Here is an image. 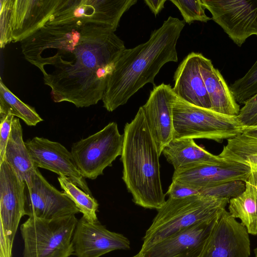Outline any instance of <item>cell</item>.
I'll use <instances>...</instances> for the list:
<instances>
[{
	"label": "cell",
	"instance_id": "cell-20",
	"mask_svg": "<svg viewBox=\"0 0 257 257\" xmlns=\"http://www.w3.org/2000/svg\"><path fill=\"white\" fill-rule=\"evenodd\" d=\"M200 70L211 103V109L223 114L237 116L240 107L235 100L229 87L211 60L202 54Z\"/></svg>",
	"mask_w": 257,
	"mask_h": 257
},
{
	"label": "cell",
	"instance_id": "cell-3",
	"mask_svg": "<svg viewBox=\"0 0 257 257\" xmlns=\"http://www.w3.org/2000/svg\"><path fill=\"white\" fill-rule=\"evenodd\" d=\"M123 135L122 180L136 204L158 210L166 201L160 177L161 155L142 106L125 124Z\"/></svg>",
	"mask_w": 257,
	"mask_h": 257
},
{
	"label": "cell",
	"instance_id": "cell-19",
	"mask_svg": "<svg viewBox=\"0 0 257 257\" xmlns=\"http://www.w3.org/2000/svg\"><path fill=\"white\" fill-rule=\"evenodd\" d=\"M201 53L191 52L175 71L172 90L176 96L200 107L211 108L209 97L200 70Z\"/></svg>",
	"mask_w": 257,
	"mask_h": 257
},
{
	"label": "cell",
	"instance_id": "cell-27",
	"mask_svg": "<svg viewBox=\"0 0 257 257\" xmlns=\"http://www.w3.org/2000/svg\"><path fill=\"white\" fill-rule=\"evenodd\" d=\"M237 102L245 103L257 93V60L242 78L236 80L229 86Z\"/></svg>",
	"mask_w": 257,
	"mask_h": 257
},
{
	"label": "cell",
	"instance_id": "cell-11",
	"mask_svg": "<svg viewBox=\"0 0 257 257\" xmlns=\"http://www.w3.org/2000/svg\"><path fill=\"white\" fill-rule=\"evenodd\" d=\"M26 184L25 212L29 217L53 219L80 212L73 201L51 185L38 168Z\"/></svg>",
	"mask_w": 257,
	"mask_h": 257
},
{
	"label": "cell",
	"instance_id": "cell-1",
	"mask_svg": "<svg viewBox=\"0 0 257 257\" xmlns=\"http://www.w3.org/2000/svg\"><path fill=\"white\" fill-rule=\"evenodd\" d=\"M112 28L83 23L45 25L20 42L25 59L41 71L55 102L87 107L102 100L124 43Z\"/></svg>",
	"mask_w": 257,
	"mask_h": 257
},
{
	"label": "cell",
	"instance_id": "cell-2",
	"mask_svg": "<svg viewBox=\"0 0 257 257\" xmlns=\"http://www.w3.org/2000/svg\"><path fill=\"white\" fill-rule=\"evenodd\" d=\"M185 22L171 16L149 40L134 48L124 49L108 77L102 98L103 106L111 112L125 104L147 83L156 86L154 79L169 62H177L176 45Z\"/></svg>",
	"mask_w": 257,
	"mask_h": 257
},
{
	"label": "cell",
	"instance_id": "cell-4",
	"mask_svg": "<svg viewBox=\"0 0 257 257\" xmlns=\"http://www.w3.org/2000/svg\"><path fill=\"white\" fill-rule=\"evenodd\" d=\"M229 199L201 194L173 199L168 198L158 210L143 237L141 251L198 223L217 216Z\"/></svg>",
	"mask_w": 257,
	"mask_h": 257
},
{
	"label": "cell",
	"instance_id": "cell-33",
	"mask_svg": "<svg viewBox=\"0 0 257 257\" xmlns=\"http://www.w3.org/2000/svg\"><path fill=\"white\" fill-rule=\"evenodd\" d=\"M200 190L192 186L172 181L167 194L169 198L179 199L200 194Z\"/></svg>",
	"mask_w": 257,
	"mask_h": 257
},
{
	"label": "cell",
	"instance_id": "cell-34",
	"mask_svg": "<svg viewBox=\"0 0 257 257\" xmlns=\"http://www.w3.org/2000/svg\"><path fill=\"white\" fill-rule=\"evenodd\" d=\"M166 0H145L144 2L156 16L164 8Z\"/></svg>",
	"mask_w": 257,
	"mask_h": 257
},
{
	"label": "cell",
	"instance_id": "cell-36",
	"mask_svg": "<svg viewBox=\"0 0 257 257\" xmlns=\"http://www.w3.org/2000/svg\"><path fill=\"white\" fill-rule=\"evenodd\" d=\"M250 168L251 172L246 181L257 188V169L253 167Z\"/></svg>",
	"mask_w": 257,
	"mask_h": 257
},
{
	"label": "cell",
	"instance_id": "cell-22",
	"mask_svg": "<svg viewBox=\"0 0 257 257\" xmlns=\"http://www.w3.org/2000/svg\"><path fill=\"white\" fill-rule=\"evenodd\" d=\"M4 161L25 182L36 168L23 139V130L20 119L14 117L6 146Z\"/></svg>",
	"mask_w": 257,
	"mask_h": 257
},
{
	"label": "cell",
	"instance_id": "cell-5",
	"mask_svg": "<svg viewBox=\"0 0 257 257\" xmlns=\"http://www.w3.org/2000/svg\"><path fill=\"white\" fill-rule=\"evenodd\" d=\"M173 139H205L221 143L242 133L236 116L195 106L175 97L172 107Z\"/></svg>",
	"mask_w": 257,
	"mask_h": 257
},
{
	"label": "cell",
	"instance_id": "cell-18",
	"mask_svg": "<svg viewBox=\"0 0 257 257\" xmlns=\"http://www.w3.org/2000/svg\"><path fill=\"white\" fill-rule=\"evenodd\" d=\"M59 3L60 0H11L13 42H21L44 26Z\"/></svg>",
	"mask_w": 257,
	"mask_h": 257
},
{
	"label": "cell",
	"instance_id": "cell-30",
	"mask_svg": "<svg viewBox=\"0 0 257 257\" xmlns=\"http://www.w3.org/2000/svg\"><path fill=\"white\" fill-rule=\"evenodd\" d=\"M11 0H0V47L4 49L13 39L10 25Z\"/></svg>",
	"mask_w": 257,
	"mask_h": 257
},
{
	"label": "cell",
	"instance_id": "cell-24",
	"mask_svg": "<svg viewBox=\"0 0 257 257\" xmlns=\"http://www.w3.org/2000/svg\"><path fill=\"white\" fill-rule=\"evenodd\" d=\"M218 156L257 169V139L240 133L227 140Z\"/></svg>",
	"mask_w": 257,
	"mask_h": 257
},
{
	"label": "cell",
	"instance_id": "cell-10",
	"mask_svg": "<svg viewBox=\"0 0 257 257\" xmlns=\"http://www.w3.org/2000/svg\"><path fill=\"white\" fill-rule=\"evenodd\" d=\"M219 25L238 46L257 36V0H201Z\"/></svg>",
	"mask_w": 257,
	"mask_h": 257
},
{
	"label": "cell",
	"instance_id": "cell-31",
	"mask_svg": "<svg viewBox=\"0 0 257 257\" xmlns=\"http://www.w3.org/2000/svg\"><path fill=\"white\" fill-rule=\"evenodd\" d=\"M236 116L243 127L257 126V93L245 103Z\"/></svg>",
	"mask_w": 257,
	"mask_h": 257
},
{
	"label": "cell",
	"instance_id": "cell-21",
	"mask_svg": "<svg viewBox=\"0 0 257 257\" xmlns=\"http://www.w3.org/2000/svg\"><path fill=\"white\" fill-rule=\"evenodd\" d=\"M162 154L174 171L189 166L219 164L225 160L197 145L194 139H173L163 149Z\"/></svg>",
	"mask_w": 257,
	"mask_h": 257
},
{
	"label": "cell",
	"instance_id": "cell-16",
	"mask_svg": "<svg viewBox=\"0 0 257 257\" xmlns=\"http://www.w3.org/2000/svg\"><path fill=\"white\" fill-rule=\"evenodd\" d=\"M175 97L171 85L163 83L154 87L146 103L142 106L160 155L173 139L172 107Z\"/></svg>",
	"mask_w": 257,
	"mask_h": 257
},
{
	"label": "cell",
	"instance_id": "cell-25",
	"mask_svg": "<svg viewBox=\"0 0 257 257\" xmlns=\"http://www.w3.org/2000/svg\"><path fill=\"white\" fill-rule=\"evenodd\" d=\"M11 114L29 126H35L43 119L35 108L26 104L0 81V114Z\"/></svg>",
	"mask_w": 257,
	"mask_h": 257
},
{
	"label": "cell",
	"instance_id": "cell-6",
	"mask_svg": "<svg viewBox=\"0 0 257 257\" xmlns=\"http://www.w3.org/2000/svg\"><path fill=\"white\" fill-rule=\"evenodd\" d=\"M75 215L44 219L29 217L20 227L23 257H69L74 254Z\"/></svg>",
	"mask_w": 257,
	"mask_h": 257
},
{
	"label": "cell",
	"instance_id": "cell-32",
	"mask_svg": "<svg viewBox=\"0 0 257 257\" xmlns=\"http://www.w3.org/2000/svg\"><path fill=\"white\" fill-rule=\"evenodd\" d=\"M14 117L10 113L0 114V163L4 161L5 150Z\"/></svg>",
	"mask_w": 257,
	"mask_h": 257
},
{
	"label": "cell",
	"instance_id": "cell-23",
	"mask_svg": "<svg viewBox=\"0 0 257 257\" xmlns=\"http://www.w3.org/2000/svg\"><path fill=\"white\" fill-rule=\"evenodd\" d=\"M229 213L239 218L248 234L257 235V188L245 182V188L239 196L229 199Z\"/></svg>",
	"mask_w": 257,
	"mask_h": 257
},
{
	"label": "cell",
	"instance_id": "cell-17",
	"mask_svg": "<svg viewBox=\"0 0 257 257\" xmlns=\"http://www.w3.org/2000/svg\"><path fill=\"white\" fill-rule=\"evenodd\" d=\"M224 160L219 164L197 165L174 171L172 181L200 190L233 181L247 180L251 172L250 166Z\"/></svg>",
	"mask_w": 257,
	"mask_h": 257
},
{
	"label": "cell",
	"instance_id": "cell-15",
	"mask_svg": "<svg viewBox=\"0 0 257 257\" xmlns=\"http://www.w3.org/2000/svg\"><path fill=\"white\" fill-rule=\"evenodd\" d=\"M72 241L77 257H100L130 248V241L123 235L108 230L99 221L91 222L83 216L78 220Z\"/></svg>",
	"mask_w": 257,
	"mask_h": 257
},
{
	"label": "cell",
	"instance_id": "cell-9",
	"mask_svg": "<svg viewBox=\"0 0 257 257\" xmlns=\"http://www.w3.org/2000/svg\"><path fill=\"white\" fill-rule=\"evenodd\" d=\"M137 0H60L46 25L75 22L109 26L115 30L123 15Z\"/></svg>",
	"mask_w": 257,
	"mask_h": 257
},
{
	"label": "cell",
	"instance_id": "cell-37",
	"mask_svg": "<svg viewBox=\"0 0 257 257\" xmlns=\"http://www.w3.org/2000/svg\"><path fill=\"white\" fill-rule=\"evenodd\" d=\"M254 254H255V257H257V247L254 248Z\"/></svg>",
	"mask_w": 257,
	"mask_h": 257
},
{
	"label": "cell",
	"instance_id": "cell-12",
	"mask_svg": "<svg viewBox=\"0 0 257 257\" xmlns=\"http://www.w3.org/2000/svg\"><path fill=\"white\" fill-rule=\"evenodd\" d=\"M250 245L246 228L225 209L218 216L199 257H249Z\"/></svg>",
	"mask_w": 257,
	"mask_h": 257
},
{
	"label": "cell",
	"instance_id": "cell-13",
	"mask_svg": "<svg viewBox=\"0 0 257 257\" xmlns=\"http://www.w3.org/2000/svg\"><path fill=\"white\" fill-rule=\"evenodd\" d=\"M36 168L48 170L69 178L85 192L92 195L85 178L79 171L73 156L58 142L36 137L25 142Z\"/></svg>",
	"mask_w": 257,
	"mask_h": 257
},
{
	"label": "cell",
	"instance_id": "cell-8",
	"mask_svg": "<svg viewBox=\"0 0 257 257\" xmlns=\"http://www.w3.org/2000/svg\"><path fill=\"white\" fill-rule=\"evenodd\" d=\"M26 184L6 161L0 163V257H12L13 242L25 212Z\"/></svg>",
	"mask_w": 257,
	"mask_h": 257
},
{
	"label": "cell",
	"instance_id": "cell-7",
	"mask_svg": "<svg viewBox=\"0 0 257 257\" xmlns=\"http://www.w3.org/2000/svg\"><path fill=\"white\" fill-rule=\"evenodd\" d=\"M123 144V135L119 133L117 123L111 122L96 133L74 143L70 152L83 177L94 180L121 155Z\"/></svg>",
	"mask_w": 257,
	"mask_h": 257
},
{
	"label": "cell",
	"instance_id": "cell-14",
	"mask_svg": "<svg viewBox=\"0 0 257 257\" xmlns=\"http://www.w3.org/2000/svg\"><path fill=\"white\" fill-rule=\"evenodd\" d=\"M218 216L193 225L146 250H140L133 257H199Z\"/></svg>",
	"mask_w": 257,
	"mask_h": 257
},
{
	"label": "cell",
	"instance_id": "cell-35",
	"mask_svg": "<svg viewBox=\"0 0 257 257\" xmlns=\"http://www.w3.org/2000/svg\"><path fill=\"white\" fill-rule=\"evenodd\" d=\"M241 133L249 137L257 139V126L243 127Z\"/></svg>",
	"mask_w": 257,
	"mask_h": 257
},
{
	"label": "cell",
	"instance_id": "cell-26",
	"mask_svg": "<svg viewBox=\"0 0 257 257\" xmlns=\"http://www.w3.org/2000/svg\"><path fill=\"white\" fill-rule=\"evenodd\" d=\"M58 180L63 192L70 198L87 221L95 222L98 220L97 211L99 204L92 196L85 192L69 178L59 176Z\"/></svg>",
	"mask_w": 257,
	"mask_h": 257
},
{
	"label": "cell",
	"instance_id": "cell-29",
	"mask_svg": "<svg viewBox=\"0 0 257 257\" xmlns=\"http://www.w3.org/2000/svg\"><path fill=\"white\" fill-rule=\"evenodd\" d=\"M245 182L236 180L200 190V194L215 198L229 199L240 195L245 190Z\"/></svg>",
	"mask_w": 257,
	"mask_h": 257
},
{
	"label": "cell",
	"instance_id": "cell-28",
	"mask_svg": "<svg viewBox=\"0 0 257 257\" xmlns=\"http://www.w3.org/2000/svg\"><path fill=\"white\" fill-rule=\"evenodd\" d=\"M180 11L185 23L190 24L194 21L206 23L211 19L205 13L201 0H170Z\"/></svg>",
	"mask_w": 257,
	"mask_h": 257
}]
</instances>
